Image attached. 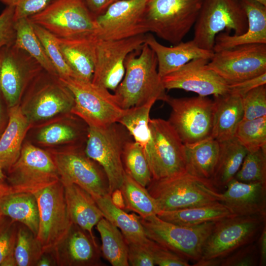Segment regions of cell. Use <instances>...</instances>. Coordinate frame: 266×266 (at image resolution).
<instances>
[{"mask_svg":"<svg viewBox=\"0 0 266 266\" xmlns=\"http://www.w3.org/2000/svg\"><path fill=\"white\" fill-rule=\"evenodd\" d=\"M39 81L30 92L26 110H23L29 121L50 118L61 113H70L74 98L59 77L52 75L50 79Z\"/></svg>","mask_w":266,"mask_h":266,"instance_id":"20","label":"cell"},{"mask_svg":"<svg viewBox=\"0 0 266 266\" xmlns=\"http://www.w3.org/2000/svg\"><path fill=\"white\" fill-rule=\"evenodd\" d=\"M145 42V34L118 40L98 38L92 82L115 91L122 80L127 56L140 49Z\"/></svg>","mask_w":266,"mask_h":266,"instance_id":"16","label":"cell"},{"mask_svg":"<svg viewBox=\"0 0 266 266\" xmlns=\"http://www.w3.org/2000/svg\"><path fill=\"white\" fill-rule=\"evenodd\" d=\"M1 215H1V213L0 212V218L1 216Z\"/></svg>","mask_w":266,"mask_h":266,"instance_id":"61","label":"cell"},{"mask_svg":"<svg viewBox=\"0 0 266 266\" xmlns=\"http://www.w3.org/2000/svg\"><path fill=\"white\" fill-rule=\"evenodd\" d=\"M125 66L124 77L114 91L123 109L166 101L168 96L158 74L157 58L147 43L127 56Z\"/></svg>","mask_w":266,"mask_h":266,"instance_id":"1","label":"cell"},{"mask_svg":"<svg viewBox=\"0 0 266 266\" xmlns=\"http://www.w3.org/2000/svg\"><path fill=\"white\" fill-rule=\"evenodd\" d=\"M219 143V157L210 182L221 189L234 178L248 151L235 137Z\"/></svg>","mask_w":266,"mask_h":266,"instance_id":"33","label":"cell"},{"mask_svg":"<svg viewBox=\"0 0 266 266\" xmlns=\"http://www.w3.org/2000/svg\"><path fill=\"white\" fill-rule=\"evenodd\" d=\"M194 26L193 40L200 47L211 51L219 33L225 31L230 34L233 31V34L240 35L248 26L239 0H203Z\"/></svg>","mask_w":266,"mask_h":266,"instance_id":"8","label":"cell"},{"mask_svg":"<svg viewBox=\"0 0 266 266\" xmlns=\"http://www.w3.org/2000/svg\"><path fill=\"white\" fill-rule=\"evenodd\" d=\"M63 185L67 210L72 222L96 239L93 230L103 216L95 200L88 192L77 185Z\"/></svg>","mask_w":266,"mask_h":266,"instance_id":"28","label":"cell"},{"mask_svg":"<svg viewBox=\"0 0 266 266\" xmlns=\"http://www.w3.org/2000/svg\"><path fill=\"white\" fill-rule=\"evenodd\" d=\"M117 0H115V1H117Z\"/></svg>","mask_w":266,"mask_h":266,"instance_id":"62","label":"cell"},{"mask_svg":"<svg viewBox=\"0 0 266 266\" xmlns=\"http://www.w3.org/2000/svg\"><path fill=\"white\" fill-rule=\"evenodd\" d=\"M79 135V131L73 126L64 124H54L42 129L38 134V141L44 145L73 141Z\"/></svg>","mask_w":266,"mask_h":266,"instance_id":"44","label":"cell"},{"mask_svg":"<svg viewBox=\"0 0 266 266\" xmlns=\"http://www.w3.org/2000/svg\"><path fill=\"white\" fill-rule=\"evenodd\" d=\"M32 24L36 35L41 41L47 55L57 72L58 77L76 78L75 73L64 59L57 37L42 27Z\"/></svg>","mask_w":266,"mask_h":266,"instance_id":"42","label":"cell"},{"mask_svg":"<svg viewBox=\"0 0 266 266\" xmlns=\"http://www.w3.org/2000/svg\"><path fill=\"white\" fill-rule=\"evenodd\" d=\"M266 84V73L244 81L228 85L229 93L241 97L252 89Z\"/></svg>","mask_w":266,"mask_h":266,"instance_id":"51","label":"cell"},{"mask_svg":"<svg viewBox=\"0 0 266 266\" xmlns=\"http://www.w3.org/2000/svg\"><path fill=\"white\" fill-rule=\"evenodd\" d=\"M28 18L58 38L98 36L96 17L85 0H53L42 11Z\"/></svg>","mask_w":266,"mask_h":266,"instance_id":"6","label":"cell"},{"mask_svg":"<svg viewBox=\"0 0 266 266\" xmlns=\"http://www.w3.org/2000/svg\"><path fill=\"white\" fill-rule=\"evenodd\" d=\"M43 253L42 247L36 236L28 227L18 223L14 250L16 265L35 266Z\"/></svg>","mask_w":266,"mask_h":266,"instance_id":"39","label":"cell"},{"mask_svg":"<svg viewBox=\"0 0 266 266\" xmlns=\"http://www.w3.org/2000/svg\"><path fill=\"white\" fill-rule=\"evenodd\" d=\"M0 212L28 227L36 236L39 227V212L33 194L10 193L0 198Z\"/></svg>","mask_w":266,"mask_h":266,"instance_id":"31","label":"cell"},{"mask_svg":"<svg viewBox=\"0 0 266 266\" xmlns=\"http://www.w3.org/2000/svg\"><path fill=\"white\" fill-rule=\"evenodd\" d=\"M5 47H3L0 50V67L1 63L2 60L3 56L4 50Z\"/></svg>","mask_w":266,"mask_h":266,"instance_id":"59","label":"cell"},{"mask_svg":"<svg viewBox=\"0 0 266 266\" xmlns=\"http://www.w3.org/2000/svg\"><path fill=\"white\" fill-rule=\"evenodd\" d=\"M3 170L4 169L0 165V182H4V181L6 178V176L4 174Z\"/></svg>","mask_w":266,"mask_h":266,"instance_id":"58","label":"cell"},{"mask_svg":"<svg viewBox=\"0 0 266 266\" xmlns=\"http://www.w3.org/2000/svg\"><path fill=\"white\" fill-rule=\"evenodd\" d=\"M59 78L73 95L74 102L70 113L88 127L101 128L118 123L125 109L114 94L92 81L69 77Z\"/></svg>","mask_w":266,"mask_h":266,"instance_id":"3","label":"cell"},{"mask_svg":"<svg viewBox=\"0 0 266 266\" xmlns=\"http://www.w3.org/2000/svg\"><path fill=\"white\" fill-rule=\"evenodd\" d=\"M140 220L148 238L195 263L201 258L204 244L215 222L183 226L164 221L157 215L140 217Z\"/></svg>","mask_w":266,"mask_h":266,"instance_id":"7","label":"cell"},{"mask_svg":"<svg viewBox=\"0 0 266 266\" xmlns=\"http://www.w3.org/2000/svg\"><path fill=\"white\" fill-rule=\"evenodd\" d=\"M148 240L145 243H127L129 265L132 266H154L155 265L147 246Z\"/></svg>","mask_w":266,"mask_h":266,"instance_id":"50","label":"cell"},{"mask_svg":"<svg viewBox=\"0 0 266 266\" xmlns=\"http://www.w3.org/2000/svg\"><path fill=\"white\" fill-rule=\"evenodd\" d=\"M186 171L210 181L218 161L220 143L212 137L200 142L184 145Z\"/></svg>","mask_w":266,"mask_h":266,"instance_id":"32","label":"cell"},{"mask_svg":"<svg viewBox=\"0 0 266 266\" xmlns=\"http://www.w3.org/2000/svg\"><path fill=\"white\" fill-rule=\"evenodd\" d=\"M248 21V29L240 35L220 33L215 37L214 52L245 44H266V6L254 0H239Z\"/></svg>","mask_w":266,"mask_h":266,"instance_id":"24","label":"cell"},{"mask_svg":"<svg viewBox=\"0 0 266 266\" xmlns=\"http://www.w3.org/2000/svg\"><path fill=\"white\" fill-rule=\"evenodd\" d=\"M8 120L0 137V165L8 171L18 160L29 121L18 104L8 108Z\"/></svg>","mask_w":266,"mask_h":266,"instance_id":"27","label":"cell"},{"mask_svg":"<svg viewBox=\"0 0 266 266\" xmlns=\"http://www.w3.org/2000/svg\"><path fill=\"white\" fill-rule=\"evenodd\" d=\"M226 188L221 202L234 215L266 217V184L244 183L233 178Z\"/></svg>","mask_w":266,"mask_h":266,"instance_id":"22","label":"cell"},{"mask_svg":"<svg viewBox=\"0 0 266 266\" xmlns=\"http://www.w3.org/2000/svg\"><path fill=\"white\" fill-rule=\"evenodd\" d=\"M146 43L154 52L158 63V74L162 78L190 61L203 58L210 60L214 52L203 49L192 39L168 47L159 43L151 33L145 34Z\"/></svg>","mask_w":266,"mask_h":266,"instance_id":"23","label":"cell"},{"mask_svg":"<svg viewBox=\"0 0 266 266\" xmlns=\"http://www.w3.org/2000/svg\"><path fill=\"white\" fill-rule=\"evenodd\" d=\"M101 211L103 218L118 228L126 243H145L148 240L140 217L135 213L129 214L115 206L109 194L92 197Z\"/></svg>","mask_w":266,"mask_h":266,"instance_id":"29","label":"cell"},{"mask_svg":"<svg viewBox=\"0 0 266 266\" xmlns=\"http://www.w3.org/2000/svg\"><path fill=\"white\" fill-rule=\"evenodd\" d=\"M131 139L128 131L118 123L101 128H88L84 151L105 172L110 195L115 190L120 189L123 182L126 172L123 152L126 143Z\"/></svg>","mask_w":266,"mask_h":266,"instance_id":"5","label":"cell"},{"mask_svg":"<svg viewBox=\"0 0 266 266\" xmlns=\"http://www.w3.org/2000/svg\"><path fill=\"white\" fill-rule=\"evenodd\" d=\"M265 6H266V0H254Z\"/></svg>","mask_w":266,"mask_h":266,"instance_id":"60","label":"cell"},{"mask_svg":"<svg viewBox=\"0 0 266 266\" xmlns=\"http://www.w3.org/2000/svg\"><path fill=\"white\" fill-rule=\"evenodd\" d=\"M157 216L171 223L183 226H195L216 222L234 215L221 201L174 210H160Z\"/></svg>","mask_w":266,"mask_h":266,"instance_id":"30","label":"cell"},{"mask_svg":"<svg viewBox=\"0 0 266 266\" xmlns=\"http://www.w3.org/2000/svg\"><path fill=\"white\" fill-rule=\"evenodd\" d=\"M211 137L219 142L235 137L237 126L243 118L241 97L227 94L214 97Z\"/></svg>","mask_w":266,"mask_h":266,"instance_id":"26","label":"cell"},{"mask_svg":"<svg viewBox=\"0 0 266 266\" xmlns=\"http://www.w3.org/2000/svg\"><path fill=\"white\" fill-rule=\"evenodd\" d=\"M160 210H174L222 201V194L210 181L185 171L170 177L152 179L146 187Z\"/></svg>","mask_w":266,"mask_h":266,"instance_id":"2","label":"cell"},{"mask_svg":"<svg viewBox=\"0 0 266 266\" xmlns=\"http://www.w3.org/2000/svg\"><path fill=\"white\" fill-rule=\"evenodd\" d=\"M56 266V263L52 252H44L37 261L35 265V266Z\"/></svg>","mask_w":266,"mask_h":266,"instance_id":"55","label":"cell"},{"mask_svg":"<svg viewBox=\"0 0 266 266\" xmlns=\"http://www.w3.org/2000/svg\"><path fill=\"white\" fill-rule=\"evenodd\" d=\"M10 193L12 191L9 186L4 182H0V198Z\"/></svg>","mask_w":266,"mask_h":266,"instance_id":"56","label":"cell"},{"mask_svg":"<svg viewBox=\"0 0 266 266\" xmlns=\"http://www.w3.org/2000/svg\"><path fill=\"white\" fill-rule=\"evenodd\" d=\"M257 243L244 245L221 259V266H256L259 265Z\"/></svg>","mask_w":266,"mask_h":266,"instance_id":"46","label":"cell"},{"mask_svg":"<svg viewBox=\"0 0 266 266\" xmlns=\"http://www.w3.org/2000/svg\"><path fill=\"white\" fill-rule=\"evenodd\" d=\"M149 144L144 151L152 179L170 177L186 171L184 144L167 120L150 119Z\"/></svg>","mask_w":266,"mask_h":266,"instance_id":"9","label":"cell"},{"mask_svg":"<svg viewBox=\"0 0 266 266\" xmlns=\"http://www.w3.org/2000/svg\"><path fill=\"white\" fill-rule=\"evenodd\" d=\"M34 195L39 212L36 238L44 252H50L64 238L72 223L67 210L64 186L59 180Z\"/></svg>","mask_w":266,"mask_h":266,"instance_id":"13","label":"cell"},{"mask_svg":"<svg viewBox=\"0 0 266 266\" xmlns=\"http://www.w3.org/2000/svg\"><path fill=\"white\" fill-rule=\"evenodd\" d=\"M53 0H0L6 6L14 9V19L16 21L29 18L45 9Z\"/></svg>","mask_w":266,"mask_h":266,"instance_id":"48","label":"cell"},{"mask_svg":"<svg viewBox=\"0 0 266 266\" xmlns=\"http://www.w3.org/2000/svg\"><path fill=\"white\" fill-rule=\"evenodd\" d=\"M148 0H118L96 17L98 36L118 40L146 34L145 11Z\"/></svg>","mask_w":266,"mask_h":266,"instance_id":"17","label":"cell"},{"mask_svg":"<svg viewBox=\"0 0 266 266\" xmlns=\"http://www.w3.org/2000/svg\"><path fill=\"white\" fill-rule=\"evenodd\" d=\"M203 0H148L145 17L148 32L175 45L190 31Z\"/></svg>","mask_w":266,"mask_h":266,"instance_id":"4","label":"cell"},{"mask_svg":"<svg viewBox=\"0 0 266 266\" xmlns=\"http://www.w3.org/2000/svg\"><path fill=\"white\" fill-rule=\"evenodd\" d=\"M42 70L33 58L14 44L4 48L0 67V91L8 108L18 104L29 82Z\"/></svg>","mask_w":266,"mask_h":266,"instance_id":"18","label":"cell"},{"mask_svg":"<svg viewBox=\"0 0 266 266\" xmlns=\"http://www.w3.org/2000/svg\"><path fill=\"white\" fill-rule=\"evenodd\" d=\"M235 137L248 152L266 148V116L243 119L237 126Z\"/></svg>","mask_w":266,"mask_h":266,"instance_id":"40","label":"cell"},{"mask_svg":"<svg viewBox=\"0 0 266 266\" xmlns=\"http://www.w3.org/2000/svg\"><path fill=\"white\" fill-rule=\"evenodd\" d=\"M87 6L96 17L102 14L115 0H85Z\"/></svg>","mask_w":266,"mask_h":266,"instance_id":"52","label":"cell"},{"mask_svg":"<svg viewBox=\"0 0 266 266\" xmlns=\"http://www.w3.org/2000/svg\"><path fill=\"white\" fill-rule=\"evenodd\" d=\"M209 60L190 61L161 78L166 90L182 89L199 96L217 97L229 93L228 85L208 66Z\"/></svg>","mask_w":266,"mask_h":266,"instance_id":"19","label":"cell"},{"mask_svg":"<svg viewBox=\"0 0 266 266\" xmlns=\"http://www.w3.org/2000/svg\"><path fill=\"white\" fill-rule=\"evenodd\" d=\"M147 246L155 265L159 266H189L188 261L169 249L150 239Z\"/></svg>","mask_w":266,"mask_h":266,"instance_id":"47","label":"cell"},{"mask_svg":"<svg viewBox=\"0 0 266 266\" xmlns=\"http://www.w3.org/2000/svg\"><path fill=\"white\" fill-rule=\"evenodd\" d=\"M166 102L171 111L167 120L184 145L211 137L214 101L206 96L174 98Z\"/></svg>","mask_w":266,"mask_h":266,"instance_id":"11","label":"cell"},{"mask_svg":"<svg viewBox=\"0 0 266 266\" xmlns=\"http://www.w3.org/2000/svg\"><path fill=\"white\" fill-rule=\"evenodd\" d=\"M266 219L259 216H233L215 222L200 259H222L255 242L266 226Z\"/></svg>","mask_w":266,"mask_h":266,"instance_id":"12","label":"cell"},{"mask_svg":"<svg viewBox=\"0 0 266 266\" xmlns=\"http://www.w3.org/2000/svg\"><path fill=\"white\" fill-rule=\"evenodd\" d=\"M154 103V102H150L125 109L118 122L125 128L133 140L139 144L144 151L151 139L149 115Z\"/></svg>","mask_w":266,"mask_h":266,"instance_id":"37","label":"cell"},{"mask_svg":"<svg viewBox=\"0 0 266 266\" xmlns=\"http://www.w3.org/2000/svg\"><path fill=\"white\" fill-rule=\"evenodd\" d=\"M120 189L125 200L126 209L134 212L141 218L157 215L160 211L147 188L126 173Z\"/></svg>","mask_w":266,"mask_h":266,"instance_id":"36","label":"cell"},{"mask_svg":"<svg viewBox=\"0 0 266 266\" xmlns=\"http://www.w3.org/2000/svg\"><path fill=\"white\" fill-rule=\"evenodd\" d=\"M96 226L100 236L103 257L113 266H130L127 244L120 230L103 217Z\"/></svg>","mask_w":266,"mask_h":266,"instance_id":"34","label":"cell"},{"mask_svg":"<svg viewBox=\"0 0 266 266\" xmlns=\"http://www.w3.org/2000/svg\"><path fill=\"white\" fill-rule=\"evenodd\" d=\"M57 38L61 52L76 78L92 81L99 37L92 35L70 38Z\"/></svg>","mask_w":266,"mask_h":266,"instance_id":"25","label":"cell"},{"mask_svg":"<svg viewBox=\"0 0 266 266\" xmlns=\"http://www.w3.org/2000/svg\"><path fill=\"white\" fill-rule=\"evenodd\" d=\"M110 199L115 206L123 210L126 209L125 200L120 189H116L112 192Z\"/></svg>","mask_w":266,"mask_h":266,"instance_id":"54","label":"cell"},{"mask_svg":"<svg viewBox=\"0 0 266 266\" xmlns=\"http://www.w3.org/2000/svg\"><path fill=\"white\" fill-rule=\"evenodd\" d=\"M243 119L252 120L266 116V85L257 87L241 97Z\"/></svg>","mask_w":266,"mask_h":266,"instance_id":"45","label":"cell"},{"mask_svg":"<svg viewBox=\"0 0 266 266\" xmlns=\"http://www.w3.org/2000/svg\"><path fill=\"white\" fill-rule=\"evenodd\" d=\"M257 246L259 252V266L266 265V225L263 228L258 239Z\"/></svg>","mask_w":266,"mask_h":266,"instance_id":"53","label":"cell"},{"mask_svg":"<svg viewBox=\"0 0 266 266\" xmlns=\"http://www.w3.org/2000/svg\"><path fill=\"white\" fill-rule=\"evenodd\" d=\"M72 147L49 152L63 184H74L92 197L109 194L106 175L101 166L86 154L84 150ZM110 195V194H109Z\"/></svg>","mask_w":266,"mask_h":266,"instance_id":"14","label":"cell"},{"mask_svg":"<svg viewBox=\"0 0 266 266\" xmlns=\"http://www.w3.org/2000/svg\"><path fill=\"white\" fill-rule=\"evenodd\" d=\"M122 161L126 173L146 187L151 181L152 176L142 147L133 139L128 141L124 148Z\"/></svg>","mask_w":266,"mask_h":266,"instance_id":"38","label":"cell"},{"mask_svg":"<svg viewBox=\"0 0 266 266\" xmlns=\"http://www.w3.org/2000/svg\"><path fill=\"white\" fill-rule=\"evenodd\" d=\"M4 118H3V111L2 108V106L0 100V137L1 135L2 134L4 130Z\"/></svg>","mask_w":266,"mask_h":266,"instance_id":"57","label":"cell"},{"mask_svg":"<svg viewBox=\"0 0 266 266\" xmlns=\"http://www.w3.org/2000/svg\"><path fill=\"white\" fill-rule=\"evenodd\" d=\"M58 266H100L101 253L96 239L72 223L64 238L51 251Z\"/></svg>","mask_w":266,"mask_h":266,"instance_id":"21","label":"cell"},{"mask_svg":"<svg viewBox=\"0 0 266 266\" xmlns=\"http://www.w3.org/2000/svg\"><path fill=\"white\" fill-rule=\"evenodd\" d=\"M208 66L228 85L266 73V44H250L214 52Z\"/></svg>","mask_w":266,"mask_h":266,"instance_id":"15","label":"cell"},{"mask_svg":"<svg viewBox=\"0 0 266 266\" xmlns=\"http://www.w3.org/2000/svg\"><path fill=\"white\" fill-rule=\"evenodd\" d=\"M7 171L6 179L12 193L34 194L60 180L50 153L29 143L22 146L18 160Z\"/></svg>","mask_w":266,"mask_h":266,"instance_id":"10","label":"cell"},{"mask_svg":"<svg viewBox=\"0 0 266 266\" xmlns=\"http://www.w3.org/2000/svg\"><path fill=\"white\" fill-rule=\"evenodd\" d=\"M18 223L1 215L0 218V266H16L14 250Z\"/></svg>","mask_w":266,"mask_h":266,"instance_id":"43","label":"cell"},{"mask_svg":"<svg viewBox=\"0 0 266 266\" xmlns=\"http://www.w3.org/2000/svg\"><path fill=\"white\" fill-rule=\"evenodd\" d=\"M15 28L16 36L14 45L30 55L44 70L58 77L29 18H23L15 21Z\"/></svg>","mask_w":266,"mask_h":266,"instance_id":"35","label":"cell"},{"mask_svg":"<svg viewBox=\"0 0 266 266\" xmlns=\"http://www.w3.org/2000/svg\"><path fill=\"white\" fill-rule=\"evenodd\" d=\"M14 9L6 6L0 14V50L13 45L16 36Z\"/></svg>","mask_w":266,"mask_h":266,"instance_id":"49","label":"cell"},{"mask_svg":"<svg viewBox=\"0 0 266 266\" xmlns=\"http://www.w3.org/2000/svg\"><path fill=\"white\" fill-rule=\"evenodd\" d=\"M234 178L244 183L266 184V148L248 152Z\"/></svg>","mask_w":266,"mask_h":266,"instance_id":"41","label":"cell"}]
</instances>
